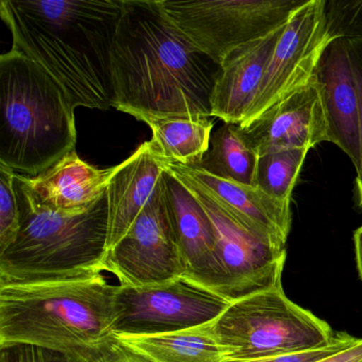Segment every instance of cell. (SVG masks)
Wrapping results in <instances>:
<instances>
[{
  "instance_id": "cell-1",
  "label": "cell",
  "mask_w": 362,
  "mask_h": 362,
  "mask_svg": "<svg viewBox=\"0 0 362 362\" xmlns=\"http://www.w3.org/2000/svg\"><path fill=\"white\" fill-rule=\"evenodd\" d=\"M220 66L154 0H124L112 49L115 109L143 117H211Z\"/></svg>"
},
{
  "instance_id": "cell-2",
  "label": "cell",
  "mask_w": 362,
  "mask_h": 362,
  "mask_svg": "<svg viewBox=\"0 0 362 362\" xmlns=\"http://www.w3.org/2000/svg\"><path fill=\"white\" fill-rule=\"evenodd\" d=\"M124 0H3L12 48L43 67L74 107H115L112 49Z\"/></svg>"
},
{
  "instance_id": "cell-3",
  "label": "cell",
  "mask_w": 362,
  "mask_h": 362,
  "mask_svg": "<svg viewBox=\"0 0 362 362\" xmlns=\"http://www.w3.org/2000/svg\"><path fill=\"white\" fill-rule=\"evenodd\" d=\"M116 291L103 272L0 285V349L33 345L90 362L115 334Z\"/></svg>"
},
{
  "instance_id": "cell-4",
  "label": "cell",
  "mask_w": 362,
  "mask_h": 362,
  "mask_svg": "<svg viewBox=\"0 0 362 362\" xmlns=\"http://www.w3.org/2000/svg\"><path fill=\"white\" fill-rule=\"evenodd\" d=\"M75 109L62 86L12 48L0 57V165L37 177L76 150Z\"/></svg>"
},
{
  "instance_id": "cell-5",
  "label": "cell",
  "mask_w": 362,
  "mask_h": 362,
  "mask_svg": "<svg viewBox=\"0 0 362 362\" xmlns=\"http://www.w3.org/2000/svg\"><path fill=\"white\" fill-rule=\"evenodd\" d=\"M21 230L0 252V285L105 272L107 192L86 211L64 213L39 204L16 177Z\"/></svg>"
},
{
  "instance_id": "cell-6",
  "label": "cell",
  "mask_w": 362,
  "mask_h": 362,
  "mask_svg": "<svg viewBox=\"0 0 362 362\" xmlns=\"http://www.w3.org/2000/svg\"><path fill=\"white\" fill-rule=\"evenodd\" d=\"M213 325L224 362L311 351L336 336L326 322L290 300L281 286L230 303Z\"/></svg>"
},
{
  "instance_id": "cell-7",
  "label": "cell",
  "mask_w": 362,
  "mask_h": 362,
  "mask_svg": "<svg viewBox=\"0 0 362 362\" xmlns=\"http://www.w3.org/2000/svg\"><path fill=\"white\" fill-rule=\"evenodd\" d=\"M306 1L160 0V5L167 18L220 66L237 48L284 26Z\"/></svg>"
},
{
  "instance_id": "cell-8",
  "label": "cell",
  "mask_w": 362,
  "mask_h": 362,
  "mask_svg": "<svg viewBox=\"0 0 362 362\" xmlns=\"http://www.w3.org/2000/svg\"><path fill=\"white\" fill-rule=\"evenodd\" d=\"M177 180L194 194L213 224L222 298L233 303L281 286L286 245L256 234L194 184Z\"/></svg>"
},
{
  "instance_id": "cell-9",
  "label": "cell",
  "mask_w": 362,
  "mask_h": 362,
  "mask_svg": "<svg viewBox=\"0 0 362 362\" xmlns=\"http://www.w3.org/2000/svg\"><path fill=\"white\" fill-rule=\"evenodd\" d=\"M164 175L129 232L107 252L105 272L115 275L119 286L146 287L185 276L169 218Z\"/></svg>"
},
{
  "instance_id": "cell-10",
  "label": "cell",
  "mask_w": 362,
  "mask_h": 362,
  "mask_svg": "<svg viewBox=\"0 0 362 362\" xmlns=\"http://www.w3.org/2000/svg\"><path fill=\"white\" fill-rule=\"evenodd\" d=\"M230 303L183 279L146 287L117 286V334L177 332L215 321Z\"/></svg>"
},
{
  "instance_id": "cell-11",
  "label": "cell",
  "mask_w": 362,
  "mask_h": 362,
  "mask_svg": "<svg viewBox=\"0 0 362 362\" xmlns=\"http://www.w3.org/2000/svg\"><path fill=\"white\" fill-rule=\"evenodd\" d=\"M330 39L326 1L307 0L286 24L269 61L257 103L245 122L306 86Z\"/></svg>"
},
{
  "instance_id": "cell-12",
  "label": "cell",
  "mask_w": 362,
  "mask_h": 362,
  "mask_svg": "<svg viewBox=\"0 0 362 362\" xmlns=\"http://www.w3.org/2000/svg\"><path fill=\"white\" fill-rule=\"evenodd\" d=\"M319 93L327 124L328 143L360 165L359 103L347 37L328 41L310 80Z\"/></svg>"
},
{
  "instance_id": "cell-13",
  "label": "cell",
  "mask_w": 362,
  "mask_h": 362,
  "mask_svg": "<svg viewBox=\"0 0 362 362\" xmlns=\"http://www.w3.org/2000/svg\"><path fill=\"white\" fill-rule=\"evenodd\" d=\"M238 128L257 156L283 148L310 150L328 141L321 99L310 81Z\"/></svg>"
},
{
  "instance_id": "cell-14",
  "label": "cell",
  "mask_w": 362,
  "mask_h": 362,
  "mask_svg": "<svg viewBox=\"0 0 362 362\" xmlns=\"http://www.w3.org/2000/svg\"><path fill=\"white\" fill-rule=\"evenodd\" d=\"M164 180L169 218L186 267L182 279L222 298V275L213 224L194 194L168 168Z\"/></svg>"
},
{
  "instance_id": "cell-15",
  "label": "cell",
  "mask_w": 362,
  "mask_h": 362,
  "mask_svg": "<svg viewBox=\"0 0 362 362\" xmlns=\"http://www.w3.org/2000/svg\"><path fill=\"white\" fill-rule=\"evenodd\" d=\"M286 24L266 37L237 48L224 59L211 94V117L237 126L249 119Z\"/></svg>"
},
{
  "instance_id": "cell-16",
  "label": "cell",
  "mask_w": 362,
  "mask_h": 362,
  "mask_svg": "<svg viewBox=\"0 0 362 362\" xmlns=\"http://www.w3.org/2000/svg\"><path fill=\"white\" fill-rule=\"evenodd\" d=\"M169 173L194 184L259 236L286 245L292 223L291 201H279L259 188L214 177L200 169L168 164Z\"/></svg>"
},
{
  "instance_id": "cell-17",
  "label": "cell",
  "mask_w": 362,
  "mask_h": 362,
  "mask_svg": "<svg viewBox=\"0 0 362 362\" xmlns=\"http://www.w3.org/2000/svg\"><path fill=\"white\" fill-rule=\"evenodd\" d=\"M119 169H99L80 158L76 150L37 177L18 175V182L39 204L64 213L86 211L107 192Z\"/></svg>"
},
{
  "instance_id": "cell-18",
  "label": "cell",
  "mask_w": 362,
  "mask_h": 362,
  "mask_svg": "<svg viewBox=\"0 0 362 362\" xmlns=\"http://www.w3.org/2000/svg\"><path fill=\"white\" fill-rule=\"evenodd\" d=\"M168 164L156 153L150 141L120 163L107 188V252L124 238L145 209Z\"/></svg>"
},
{
  "instance_id": "cell-19",
  "label": "cell",
  "mask_w": 362,
  "mask_h": 362,
  "mask_svg": "<svg viewBox=\"0 0 362 362\" xmlns=\"http://www.w3.org/2000/svg\"><path fill=\"white\" fill-rule=\"evenodd\" d=\"M213 322L164 334L115 336L156 362H224Z\"/></svg>"
},
{
  "instance_id": "cell-20",
  "label": "cell",
  "mask_w": 362,
  "mask_h": 362,
  "mask_svg": "<svg viewBox=\"0 0 362 362\" xmlns=\"http://www.w3.org/2000/svg\"><path fill=\"white\" fill-rule=\"evenodd\" d=\"M152 131L156 153L169 164L194 167L209 150L214 122L205 116L141 118Z\"/></svg>"
},
{
  "instance_id": "cell-21",
  "label": "cell",
  "mask_w": 362,
  "mask_h": 362,
  "mask_svg": "<svg viewBox=\"0 0 362 362\" xmlns=\"http://www.w3.org/2000/svg\"><path fill=\"white\" fill-rule=\"evenodd\" d=\"M258 156L247 145L237 124L223 122L211 134L209 148L196 166L214 177L254 186Z\"/></svg>"
},
{
  "instance_id": "cell-22",
  "label": "cell",
  "mask_w": 362,
  "mask_h": 362,
  "mask_svg": "<svg viewBox=\"0 0 362 362\" xmlns=\"http://www.w3.org/2000/svg\"><path fill=\"white\" fill-rule=\"evenodd\" d=\"M308 151L305 148H283L258 156L254 187L276 200L291 201Z\"/></svg>"
},
{
  "instance_id": "cell-23",
  "label": "cell",
  "mask_w": 362,
  "mask_h": 362,
  "mask_svg": "<svg viewBox=\"0 0 362 362\" xmlns=\"http://www.w3.org/2000/svg\"><path fill=\"white\" fill-rule=\"evenodd\" d=\"M21 230V207L16 173L0 165V252L7 249Z\"/></svg>"
},
{
  "instance_id": "cell-24",
  "label": "cell",
  "mask_w": 362,
  "mask_h": 362,
  "mask_svg": "<svg viewBox=\"0 0 362 362\" xmlns=\"http://www.w3.org/2000/svg\"><path fill=\"white\" fill-rule=\"evenodd\" d=\"M358 339L346 332H336L334 340L329 344L311 351L300 353L289 354V355L275 356V357L264 358V359L250 360V361H226V362H315L323 358L329 357L343 349H349L357 342Z\"/></svg>"
},
{
  "instance_id": "cell-25",
  "label": "cell",
  "mask_w": 362,
  "mask_h": 362,
  "mask_svg": "<svg viewBox=\"0 0 362 362\" xmlns=\"http://www.w3.org/2000/svg\"><path fill=\"white\" fill-rule=\"evenodd\" d=\"M359 103L360 165L356 169V196L362 209V35L347 37Z\"/></svg>"
},
{
  "instance_id": "cell-26",
  "label": "cell",
  "mask_w": 362,
  "mask_h": 362,
  "mask_svg": "<svg viewBox=\"0 0 362 362\" xmlns=\"http://www.w3.org/2000/svg\"><path fill=\"white\" fill-rule=\"evenodd\" d=\"M0 351V362H69L61 354L33 345H14Z\"/></svg>"
},
{
  "instance_id": "cell-27",
  "label": "cell",
  "mask_w": 362,
  "mask_h": 362,
  "mask_svg": "<svg viewBox=\"0 0 362 362\" xmlns=\"http://www.w3.org/2000/svg\"><path fill=\"white\" fill-rule=\"evenodd\" d=\"M90 362H156L116 338L107 341Z\"/></svg>"
},
{
  "instance_id": "cell-28",
  "label": "cell",
  "mask_w": 362,
  "mask_h": 362,
  "mask_svg": "<svg viewBox=\"0 0 362 362\" xmlns=\"http://www.w3.org/2000/svg\"><path fill=\"white\" fill-rule=\"evenodd\" d=\"M315 362H362V338L349 349Z\"/></svg>"
},
{
  "instance_id": "cell-29",
  "label": "cell",
  "mask_w": 362,
  "mask_h": 362,
  "mask_svg": "<svg viewBox=\"0 0 362 362\" xmlns=\"http://www.w3.org/2000/svg\"><path fill=\"white\" fill-rule=\"evenodd\" d=\"M354 243H355L356 262H357L360 279H362V226L354 234Z\"/></svg>"
}]
</instances>
